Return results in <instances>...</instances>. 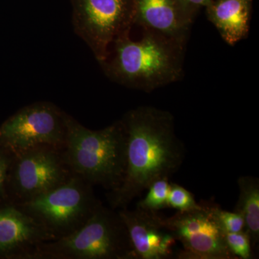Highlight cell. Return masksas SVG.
Masks as SVG:
<instances>
[{
	"mask_svg": "<svg viewBox=\"0 0 259 259\" xmlns=\"http://www.w3.org/2000/svg\"><path fill=\"white\" fill-rule=\"evenodd\" d=\"M120 120L127 136L125 175L120 187L106 193L110 207L115 210L127 208L155 181L171 178L182 166L186 153L171 112L140 106Z\"/></svg>",
	"mask_w": 259,
	"mask_h": 259,
	"instance_id": "obj_1",
	"label": "cell"
},
{
	"mask_svg": "<svg viewBox=\"0 0 259 259\" xmlns=\"http://www.w3.org/2000/svg\"><path fill=\"white\" fill-rule=\"evenodd\" d=\"M186 45L143 30L142 38L117 39L100 66L112 81L133 90L151 93L180 81L184 75Z\"/></svg>",
	"mask_w": 259,
	"mask_h": 259,
	"instance_id": "obj_2",
	"label": "cell"
},
{
	"mask_svg": "<svg viewBox=\"0 0 259 259\" xmlns=\"http://www.w3.org/2000/svg\"><path fill=\"white\" fill-rule=\"evenodd\" d=\"M66 125L62 152L74 175L107 191L120 187L125 175L127 153V136L122 120L94 131L68 114Z\"/></svg>",
	"mask_w": 259,
	"mask_h": 259,
	"instance_id": "obj_3",
	"label": "cell"
},
{
	"mask_svg": "<svg viewBox=\"0 0 259 259\" xmlns=\"http://www.w3.org/2000/svg\"><path fill=\"white\" fill-rule=\"evenodd\" d=\"M33 259H136L118 212L103 204L77 231L39 246Z\"/></svg>",
	"mask_w": 259,
	"mask_h": 259,
	"instance_id": "obj_4",
	"label": "cell"
},
{
	"mask_svg": "<svg viewBox=\"0 0 259 259\" xmlns=\"http://www.w3.org/2000/svg\"><path fill=\"white\" fill-rule=\"evenodd\" d=\"M93 187L74 175L54 190L16 206L44 227L54 240L59 239L77 231L102 203Z\"/></svg>",
	"mask_w": 259,
	"mask_h": 259,
	"instance_id": "obj_5",
	"label": "cell"
},
{
	"mask_svg": "<svg viewBox=\"0 0 259 259\" xmlns=\"http://www.w3.org/2000/svg\"><path fill=\"white\" fill-rule=\"evenodd\" d=\"M74 175L62 148L40 146L13 154L7 186L8 202L14 205L25 203L63 185Z\"/></svg>",
	"mask_w": 259,
	"mask_h": 259,
	"instance_id": "obj_6",
	"label": "cell"
},
{
	"mask_svg": "<svg viewBox=\"0 0 259 259\" xmlns=\"http://www.w3.org/2000/svg\"><path fill=\"white\" fill-rule=\"evenodd\" d=\"M78 36L91 49L99 64L107 59L117 39L130 35L134 25L133 0H70Z\"/></svg>",
	"mask_w": 259,
	"mask_h": 259,
	"instance_id": "obj_7",
	"label": "cell"
},
{
	"mask_svg": "<svg viewBox=\"0 0 259 259\" xmlns=\"http://www.w3.org/2000/svg\"><path fill=\"white\" fill-rule=\"evenodd\" d=\"M67 115L50 102L23 107L0 125V144L13 154L40 146L63 148Z\"/></svg>",
	"mask_w": 259,
	"mask_h": 259,
	"instance_id": "obj_8",
	"label": "cell"
},
{
	"mask_svg": "<svg viewBox=\"0 0 259 259\" xmlns=\"http://www.w3.org/2000/svg\"><path fill=\"white\" fill-rule=\"evenodd\" d=\"M197 208L163 216L165 227L183 245L180 259H237L227 245L226 233L213 212L212 200H202Z\"/></svg>",
	"mask_w": 259,
	"mask_h": 259,
	"instance_id": "obj_9",
	"label": "cell"
},
{
	"mask_svg": "<svg viewBox=\"0 0 259 259\" xmlns=\"http://www.w3.org/2000/svg\"><path fill=\"white\" fill-rule=\"evenodd\" d=\"M53 240L44 227L16 205L0 206V259H33L39 246Z\"/></svg>",
	"mask_w": 259,
	"mask_h": 259,
	"instance_id": "obj_10",
	"label": "cell"
},
{
	"mask_svg": "<svg viewBox=\"0 0 259 259\" xmlns=\"http://www.w3.org/2000/svg\"><path fill=\"white\" fill-rule=\"evenodd\" d=\"M128 232L136 259H168L177 240L165 227L159 212L136 207L117 210Z\"/></svg>",
	"mask_w": 259,
	"mask_h": 259,
	"instance_id": "obj_11",
	"label": "cell"
},
{
	"mask_svg": "<svg viewBox=\"0 0 259 259\" xmlns=\"http://www.w3.org/2000/svg\"><path fill=\"white\" fill-rule=\"evenodd\" d=\"M134 25L187 45L191 23L179 0H133Z\"/></svg>",
	"mask_w": 259,
	"mask_h": 259,
	"instance_id": "obj_12",
	"label": "cell"
},
{
	"mask_svg": "<svg viewBox=\"0 0 259 259\" xmlns=\"http://www.w3.org/2000/svg\"><path fill=\"white\" fill-rule=\"evenodd\" d=\"M253 0H212L207 19L228 45L235 47L248 36Z\"/></svg>",
	"mask_w": 259,
	"mask_h": 259,
	"instance_id": "obj_13",
	"label": "cell"
},
{
	"mask_svg": "<svg viewBox=\"0 0 259 259\" xmlns=\"http://www.w3.org/2000/svg\"><path fill=\"white\" fill-rule=\"evenodd\" d=\"M237 182L239 196L233 211L241 214L244 220V231L250 237L254 251L259 242V179L242 176Z\"/></svg>",
	"mask_w": 259,
	"mask_h": 259,
	"instance_id": "obj_14",
	"label": "cell"
},
{
	"mask_svg": "<svg viewBox=\"0 0 259 259\" xmlns=\"http://www.w3.org/2000/svg\"><path fill=\"white\" fill-rule=\"evenodd\" d=\"M170 186L169 179L162 178L155 181L148 187L146 190L147 194L138 202L136 207L156 212L161 209L168 208V197Z\"/></svg>",
	"mask_w": 259,
	"mask_h": 259,
	"instance_id": "obj_15",
	"label": "cell"
},
{
	"mask_svg": "<svg viewBox=\"0 0 259 259\" xmlns=\"http://www.w3.org/2000/svg\"><path fill=\"white\" fill-rule=\"evenodd\" d=\"M168 208H174L180 212L191 210L199 207L193 194L185 187L171 183L168 197Z\"/></svg>",
	"mask_w": 259,
	"mask_h": 259,
	"instance_id": "obj_16",
	"label": "cell"
},
{
	"mask_svg": "<svg viewBox=\"0 0 259 259\" xmlns=\"http://www.w3.org/2000/svg\"><path fill=\"white\" fill-rule=\"evenodd\" d=\"M226 241L228 249L237 259L253 258L250 237L245 231L226 233Z\"/></svg>",
	"mask_w": 259,
	"mask_h": 259,
	"instance_id": "obj_17",
	"label": "cell"
},
{
	"mask_svg": "<svg viewBox=\"0 0 259 259\" xmlns=\"http://www.w3.org/2000/svg\"><path fill=\"white\" fill-rule=\"evenodd\" d=\"M212 209L218 222L226 233L244 231V220L241 214L235 211L229 212L221 208V206L213 200Z\"/></svg>",
	"mask_w": 259,
	"mask_h": 259,
	"instance_id": "obj_18",
	"label": "cell"
},
{
	"mask_svg": "<svg viewBox=\"0 0 259 259\" xmlns=\"http://www.w3.org/2000/svg\"><path fill=\"white\" fill-rule=\"evenodd\" d=\"M13 156V153L0 144V206L9 204L7 186Z\"/></svg>",
	"mask_w": 259,
	"mask_h": 259,
	"instance_id": "obj_19",
	"label": "cell"
},
{
	"mask_svg": "<svg viewBox=\"0 0 259 259\" xmlns=\"http://www.w3.org/2000/svg\"><path fill=\"white\" fill-rule=\"evenodd\" d=\"M186 16L193 23L196 15L201 8L208 6L212 0H179Z\"/></svg>",
	"mask_w": 259,
	"mask_h": 259,
	"instance_id": "obj_20",
	"label": "cell"
}]
</instances>
